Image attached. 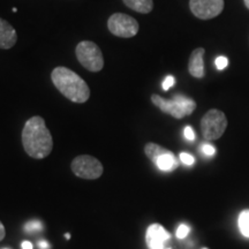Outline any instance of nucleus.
<instances>
[{"mask_svg":"<svg viewBox=\"0 0 249 249\" xmlns=\"http://www.w3.org/2000/svg\"><path fill=\"white\" fill-rule=\"evenodd\" d=\"M65 236H66V239H70L71 238V234H68V233H67V234L65 235Z\"/></svg>","mask_w":249,"mask_h":249,"instance_id":"nucleus-27","label":"nucleus"},{"mask_svg":"<svg viewBox=\"0 0 249 249\" xmlns=\"http://www.w3.org/2000/svg\"><path fill=\"white\" fill-rule=\"evenodd\" d=\"M203 249H208V248H203Z\"/></svg>","mask_w":249,"mask_h":249,"instance_id":"nucleus-29","label":"nucleus"},{"mask_svg":"<svg viewBox=\"0 0 249 249\" xmlns=\"http://www.w3.org/2000/svg\"><path fill=\"white\" fill-rule=\"evenodd\" d=\"M245 5H246V7L249 9V0H245Z\"/></svg>","mask_w":249,"mask_h":249,"instance_id":"nucleus-26","label":"nucleus"},{"mask_svg":"<svg viewBox=\"0 0 249 249\" xmlns=\"http://www.w3.org/2000/svg\"><path fill=\"white\" fill-rule=\"evenodd\" d=\"M22 145L30 157L43 160L51 154L53 140L42 117H33L24 124Z\"/></svg>","mask_w":249,"mask_h":249,"instance_id":"nucleus-1","label":"nucleus"},{"mask_svg":"<svg viewBox=\"0 0 249 249\" xmlns=\"http://www.w3.org/2000/svg\"><path fill=\"white\" fill-rule=\"evenodd\" d=\"M202 152L205 156H213L214 152H216V149L211 144H202Z\"/></svg>","mask_w":249,"mask_h":249,"instance_id":"nucleus-21","label":"nucleus"},{"mask_svg":"<svg viewBox=\"0 0 249 249\" xmlns=\"http://www.w3.org/2000/svg\"><path fill=\"white\" fill-rule=\"evenodd\" d=\"M238 226L246 238H249V210H245L238 218Z\"/></svg>","mask_w":249,"mask_h":249,"instance_id":"nucleus-15","label":"nucleus"},{"mask_svg":"<svg viewBox=\"0 0 249 249\" xmlns=\"http://www.w3.org/2000/svg\"><path fill=\"white\" fill-rule=\"evenodd\" d=\"M204 53L205 50L203 48H197L192 52L191 57H189L188 71L191 75L196 79H202L204 76Z\"/></svg>","mask_w":249,"mask_h":249,"instance_id":"nucleus-11","label":"nucleus"},{"mask_svg":"<svg viewBox=\"0 0 249 249\" xmlns=\"http://www.w3.org/2000/svg\"><path fill=\"white\" fill-rule=\"evenodd\" d=\"M227 65H229V60H227L226 57H218L216 59V67L218 70H224V68H226Z\"/></svg>","mask_w":249,"mask_h":249,"instance_id":"nucleus-20","label":"nucleus"},{"mask_svg":"<svg viewBox=\"0 0 249 249\" xmlns=\"http://www.w3.org/2000/svg\"><path fill=\"white\" fill-rule=\"evenodd\" d=\"M174 83H176V79L172 75H167L165 77L164 82H163V89L166 91V90H169L171 87L174 86Z\"/></svg>","mask_w":249,"mask_h":249,"instance_id":"nucleus-19","label":"nucleus"},{"mask_svg":"<svg viewBox=\"0 0 249 249\" xmlns=\"http://www.w3.org/2000/svg\"><path fill=\"white\" fill-rule=\"evenodd\" d=\"M183 135H185V138L188 140V141H194L195 140L194 130H193L192 127H189V126H187L185 130H183Z\"/></svg>","mask_w":249,"mask_h":249,"instance_id":"nucleus-22","label":"nucleus"},{"mask_svg":"<svg viewBox=\"0 0 249 249\" xmlns=\"http://www.w3.org/2000/svg\"><path fill=\"white\" fill-rule=\"evenodd\" d=\"M167 151H169L167 149L160 147V144H156V143H148V144H145V147H144L145 155L148 156L149 160H150L154 164H155L156 160H157L160 155H163Z\"/></svg>","mask_w":249,"mask_h":249,"instance_id":"nucleus-14","label":"nucleus"},{"mask_svg":"<svg viewBox=\"0 0 249 249\" xmlns=\"http://www.w3.org/2000/svg\"><path fill=\"white\" fill-rule=\"evenodd\" d=\"M107 28L111 34L121 38H132L139 33V22L130 15L124 13L112 14L107 20Z\"/></svg>","mask_w":249,"mask_h":249,"instance_id":"nucleus-6","label":"nucleus"},{"mask_svg":"<svg viewBox=\"0 0 249 249\" xmlns=\"http://www.w3.org/2000/svg\"><path fill=\"white\" fill-rule=\"evenodd\" d=\"M18 40L17 30L4 18H0V49L8 50L13 48Z\"/></svg>","mask_w":249,"mask_h":249,"instance_id":"nucleus-10","label":"nucleus"},{"mask_svg":"<svg viewBox=\"0 0 249 249\" xmlns=\"http://www.w3.org/2000/svg\"><path fill=\"white\" fill-rule=\"evenodd\" d=\"M38 247H39L40 249H49V248H50V245H49L48 242H46L45 240H40V241L38 242Z\"/></svg>","mask_w":249,"mask_h":249,"instance_id":"nucleus-24","label":"nucleus"},{"mask_svg":"<svg viewBox=\"0 0 249 249\" xmlns=\"http://www.w3.org/2000/svg\"><path fill=\"white\" fill-rule=\"evenodd\" d=\"M71 171L81 179H98L103 173V165L97 158L89 155L77 156L71 161Z\"/></svg>","mask_w":249,"mask_h":249,"instance_id":"nucleus-7","label":"nucleus"},{"mask_svg":"<svg viewBox=\"0 0 249 249\" xmlns=\"http://www.w3.org/2000/svg\"><path fill=\"white\" fill-rule=\"evenodd\" d=\"M165 249H171V248H165Z\"/></svg>","mask_w":249,"mask_h":249,"instance_id":"nucleus-28","label":"nucleus"},{"mask_svg":"<svg viewBox=\"0 0 249 249\" xmlns=\"http://www.w3.org/2000/svg\"><path fill=\"white\" fill-rule=\"evenodd\" d=\"M55 88L73 103H86L90 97V89L85 80L67 67H55L51 73Z\"/></svg>","mask_w":249,"mask_h":249,"instance_id":"nucleus-2","label":"nucleus"},{"mask_svg":"<svg viewBox=\"0 0 249 249\" xmlns=\"http://www.w3.org/2000/svg\"><path fill=\"white\" fill-rule=\"evenodd\" d=\"M42 229H43V224L38 222V220H31V222L27 223L26 226H24V230H26V232L28 233L42 231Z\"/></svg>","mask_w":249,"mask_h":249,"instance_id":"nucleus-16","label":"nucleus"},{"mask_svg":"<svg viewBox=\"0 0 249 249\" xmlns=\"http://www.w3.org/2000/svg\"><path fill=\"white\" fill-rule=\"evenodd\" d=\"M6 235V231H5V226L2 225V223L0 222V241L5 238Z\"/></svg>","mask_w":249,"mask_h":249,"instance_id":"nucleus-23","label":"nucleus"},{"mask_svg":"<svg viewBox=\"0 0 249 249\" xmlns=\"http://www.w3.org/2000/svg\"><path fill=\"white\" fill-rule=\"evenodd\" d=\"M155 164L158 169L160 171H165V172H171V171L176 170L178 167V160L174 157L173 152H171L170 150L163 155H160L156 160Z\"/></svg>","mask_w":249,"mask_h":249,"instance_id":"nucleus-12","label":"nucleus"},{"mask_svg":"<svg viewBox=\"0 0 249 249\" xmlns=\"http://www.w3.org/2000/svg\"><path fill=\"white\" fill-rule=\"evenodd\" d=\"M151 102L161 112L170 114L176 119H182L183 117L191 116L196 108L194 99L186 97L183 95H176L172 99H165L160 95L154 93L151 96Z\"/></svg>","mask_w":249,"mask_h":249,"instance_id":"nucleus-3","label":"nucleus"},{"mask_svg":"<svg viewBox=\"0 0 249 249\" xmlns=\"http://www.w3.org/2000/svg\"><path fill=\"white\" fill-rule=\"evenodd\" d=\"M227 119L224 112L213 108L204 114L201 120L202 135L207 140H217L225 133Z\"/></svg>","mask_w":249,"mask_h":249,"instance_id":"nucleus-5","label":"nucleus"},{"mask_svg":"<svg viewBox=\"0 0 249 249\" xmlns=\"http://www.w3.org/2000/svg\"><path fill=\"white\" fill-rule=\"evenodd\" d=\"M22 249H33V244H31L30 241H23L22 242Z\"/></svg>","mask_w":249,"mask_h":249,"instance_id":"nucleus-25","label":"nucleus"},{"mask_svg":"<svg viewBox=\"0 0 249 249\" xmlns=\"http://www.w3.org/2000/svg\"><path fill=\"white\" fill-rule=\"evenodd\" d=\"M189 233V227L185 225V224H181L177 230V238L178 239H185Z\"/></svg>","mask_w":249,"mask_h":249,"instance_id":"nucleus-17","label":"nucleus"},{"mask_svg":"<svg viewBox=\"0 0 249 249\" xmlns=\"http://www.w3.org/2000/svg\"><path fill=\"white\" fill-rule=\"evenodd\" d=\"M180 160H181L185 165H188V166L189 165L194 164L195 161L194 157H193L192 155L187 154V152H181V154H180Z\"/></svg>","mask_w":249,"mask_h":249,"instance_id":"nucleus-18","label":"nucleus"},{"mask_svg":"<svg viewBox=\"0 0 249 249\" xmlns=\"http://www.w3.org/2000/svg\"><path fill=\"white\" fill-rule=\"evenodd\" d=\"M75 54L77 60L86 70L97 73L104 67V57L102 50L91 40H83L76 45Z\"/></svg>","mask_w":249,"mask_h":249,"instance_id":"nucleus-4","label":"nucleus"},{"mask_svg":"<svg viewBox=\"0 0 249 249\" xmlns=\"http://www.w3.org/2000/svg\"><path fill=\"white\" fill-rule=\"evenodd\" d=\"M127 7L141 14L150 13L154 8V0H123Z\"/></svg>","mask_w":249,"mask_h":249,"instance_id":"nucleus-13","label":"nucleus"},{"mask_svg":"<svg viewBox=\"0 0 249 249\" xmlns=\"http://www.w3.org/2000/svg\"><path fill=\"white\" fill-rule=\"evenodd\" d=\"M171 238L170 233L160 224H152L148 227L145 242L149 249H164V246Z\"/></svg>","mask_w":249,"mask_h":249,"instance_id":"nucleus-9","label":"nucleus"},{"mask_svg":"<svg viewBox=\"0 0 249 249\" xmlns=\"http://www.w3.org/2000/svg\"><path fill=\"white\" fill-rule=\"evenodd\" d=\"M189 8L196 18L210 20L222 13L224 0H189Z\"/></svg>","mask_w":249,"mask_h":249,"instance_id":"nucleus-8","label":"nucleus"},{"mask_svg":"<svg viewBox=\"0 0 249 249\" xmlns=\"http://www.w3.org/2000/svg\"><path fill=\"white\" fill-rule=\"evenodd\" d=\"M4 249H8V248H4Z\"/></svg>","mask_w":249,"mask_h":249,"instance_id":"nucleus-30","label":"nucleus"}]
</instances>
